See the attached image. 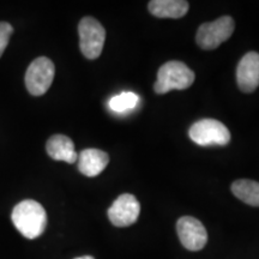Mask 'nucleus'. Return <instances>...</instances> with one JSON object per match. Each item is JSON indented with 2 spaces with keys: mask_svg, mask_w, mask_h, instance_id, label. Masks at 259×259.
<instances>
[{
  "mask_svg": "<svg viewBox=\"0 0 259 259\" xmlns=\"http://www.w3.org/2000/svg\"><path fill=\"white\" fill-rule=\"evenodd\" d=\"M17 231L27 239H36L47 227L46 210L36 200L27 199L15 206L11 215Z\"/></svg>",
  "mask_w": 259,
  "mask_h": 259,
  "instance_id": "f257e3e1",
  "label": "nucleus"
},
{
  "mask_svg": "<svg viewBox=\"0 0 259 259\" xmlns=\"http://www.w3.org/2000/svg\"><path fill=\"white\" fill-rule=\"evenodd\" d=\"M194 72L181 61H168L160 67L154 90L157 94H167L170 90L190 88L194 82Z\"/></svg>",
  "mask_w": 259,
  "mask_h": 259,
  "instance_id": "f03ea898",
  "label": "nucleus"
},
{
  "mask_svg": "<svg viewBox=\"0 0 259 259\" xmlns=\"http://www.w3.org/2000/svg\"><path fill=\"white\" fill-rule=\"evenodd\" d=\"M190 138L200 147L227 145L231 142V132L221 121L215 119H202L190 127Z\"/></svg>",
  "mask_w": 259,
  "mask_h": 259,
  "instance_id": "7ed1b4c3",
  "label": "nucleus"
},
{
  "mask_svg": "<svg viewBox=\"0 0 259 259\" xmlns=\"http://www.w3.org/2000/svg\"><path fill=\"white\" fill-rule=\"evenodd\" d=\"M234 29V19L229 16H223L216 21L200 25L197 31L196 41L203 50H215L232 36Z\"/></svg>",
  "mask_w": 259,
  "mask_h": 259,
  "instance_id": "20e7f679",
  "label": "nucleus"
},
{
  "mask_svg": "<svg viewBox=\"0 0 259 259\" xmlns=\"http://www.w3.org/2000/svg\"><path fill=\"white\" fill-rule=\"evenodd\" d=\"M79 47L83 56L93 60L101 56L106 40V30L99 21L84 17L78 24Z\"/></svg>",
  "mask_w": 259,
  "mask_h": 259,
  "instance_id": "39448f33",
  "label": "nucleus"
},
{
  "mask_svg": "<svg viewBox=\"0 0 259 259\" xmlns=\"http://www.w3.org/2000/svg\"><path fill=\"white\" fill-rule=\"evenodd\" d=\"M53 61L46 57H40L29 65L25 73V87L34 96H41L48 92L54 79Z\"/></svg>",
  "mask_w": 259,
  "mask_h": 259,
  "instance_id": "423d86ee",
  "label": "nucleus"
},
{
  "mask_svg": "<svg viewBox=\"0 0 259 259\" xmlns=\"http://www.w3.org/2000/svg\"><path fill=\"white\" fill-rule=\"evenodd\" d=\"M177 231L180 242L186 250L199 251L208 242V233L199 220L184 216L177 223Z\"/></svg>",
  "mask_w": 259,
  "mask_h": 259,
  "instance_id": "0eeeda50",
  "label": "nucleus"
},
{
  "mask_svg": "<svg viewBox=\"0 0 259 259\" xmlns=\"http://www.w3.org/2000/svg\"><path fill=\"white\" fill-rule=\"evenodd\" d=\"M141 205L134 194L119 196L108 209V219L115 227H128L138 220Z\"/></svg>",
  "mask_w": 259,
  "mask_h": 259,
  "instance_id": "6e6552de",
  "label": "nucleus"
},
{
  "mask_svg": "<svg viewBox=\"0 0 259 259\" xmlns=\"http://www.w3.org/2000/svg\"><path fill=\"white\" fill-rule=\"evenodd\" d=\"M236 80L241 92L253 93L259 87V53L248 52L239 61Z\"/></svg>",
  "mask_w": 259,
  "mask_h": 259,
  "instance_id": "1a4fd4ad",
  "label": "nucleus"
},
{
  "mask_svg": "<svg viewBox=\"0 0 259 259\" xmlns=\"http://www.w3.org/2000/svg\"><path fill=\"white\" fill-rule=\"evenodd\" d=\"M78 169L83 176L94 178L105 170L109 163V156L100 149H84L78 155Z\"/></svg>",
  "mask_w": 259,
  "mask_h": 259,
  "instance_id": "9d476101",
  "label": "nucleus"
},
{
  "mask_svg": "<svg viewBox=\"0 0 259 259\" xmlns=\"http://www.w3.org/2000/svg\"><path fill=\"white\" fill-rule=\"evenodd\" d=\"M47 154L56 161H65L67 163H74L78 158L73 142L64 135H54L47 141Z\"/></svg>",
  "mask_w": 259,
  "mask_h": 259,
  "instance_id": "9b49d317",
  "label": "nucleus"
},
{
  "mask_svg": "<svg viewBox=\"0 0 259 259\" xmlns=\"http://www.w3.org/2000/svg\"><path fill=\"white\" fill-rule=\"evenodd\" d=\"M150 14L158 18H181L189 11V3L184 0H153L148 5Z\"/></svg>",
  "mask_w": 259,
  "mask_h": 259,
  "instance_id": "f8f14e48",
  "label": "nucleus"
},
{
  "mask_svg": "<svg viewBox=\"0 0 259 259\" xmlns=\"http://www.w3.org/2000/svg\"><path fill=\"white\" fill-rule=\"evenodd\" d=\"M232 192L238 199L251 206H259V183L248 179L236 180L232 184Z\"/></svg>",
  "mask_w": 259,
  "mask_h": 259,
  "instance_id": "ddd939ff",
  "label": "nucleus"
},
{
  "mask_svg": "<svg viewBox=\"0 0 259 259\" xmlns=\"http://www.w3.org/2000/svg\"><path fill=\"white\" fill-rule=\"evenodd\" d=\"M139 103V96L132 92H124L119 95L113 96L108 102L111 111L115 113H125L132 111Z\"/></svg>",
  "mask_w": 259,
  "mask_h": 259,
  "instance_id": "4468645a",
  "label": "nucleus"
},
{
  "mask_svg": "<svg viewBox=\"0 0 259 259\" xmlns=\"http://www.w3.org/2000/svg\"><path fill=\"white\" fill-rule=\"evenodd\" d=\"M12 32H14V28L11 24L6 23V22H0V58L8 47Z\"/></svg>",
  "mask_w": 259,
  "mask_h": 259,
  "instance_id": "2eb2a0df",
  "label": "nucleus"
},
{
  "mask_svg": "<svg viewBox=\"0 0 259 259\" xmlns=\"http://www.w3.org/2000/svg\"><path fill=\"white\" fill-rule=\"evenodd\" d=\"M74 259H95V258L92 257V255H83V257H77Z\"/></svg>",
  "mask_w": 259,
  "mask_h": 259,
  "instance_id": "dca6fc26",
  "label": "nucleus"
}]
</instances>
